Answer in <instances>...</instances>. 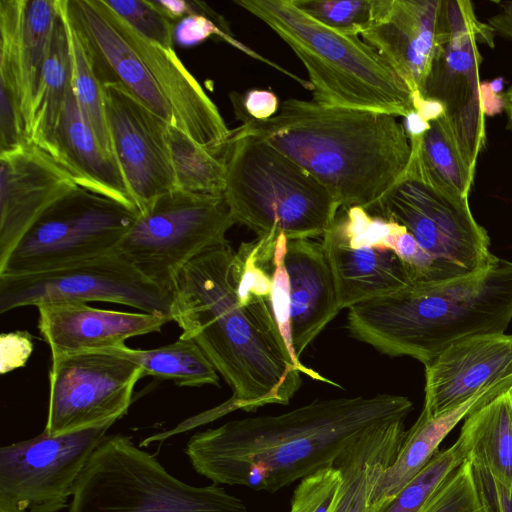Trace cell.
Wrapping results in <instances>:
<instances>
[{"instance_id": "8d00e7d4", "label": "cell", "mask_w": 512, "mask_h": 512, "mask_svg": "<svg viewBox=\"0 0 512 512\" xmlns=\"http://www.w3.org/2000/svg\"><path fill=\"white\" fill-rule=\"evenodd\" d=\"M104 2L149 41L166 48L173 47L175 24L151 0H104Z\"/></svg>"}, {"instance_id": "7bdbcfd3", "label": "cell", "mask_w": 512, "mask_h": 512, "mask_svg": "<svg viewBox=\"0 0 512 512\" xmlns=\"http://www.w3.org/2000/svg\"><path fill=\"white\" fill-rule=\"evenodd\" d=\"M233 107L242 110L255 120H267L273 117L279 110L277 96L269 90L253 89L242 97L239 94H231Z\"/></svg>"}, {"instance_id": "f6af8a7d", "label": "cell", "mask_w": 512, "mask_h": 512, "mask_svg": "<svg viewBox=\"0 0 512 512\" xmlns=\"http://www.w3.org/2000/svg\"><path fill=\"white\" fill-rule=\"evenodd\" d=\"M488 22L496 34L512 39V1L502 2Z\"/></svg>"}, {"instance_id": "836d02e7", "label": "cell", "mask_w": 512, "mask_h": 512, "mask_svg": "<svg viewBox=\"0 0 512 512\" xmlns=\"http://www.w3.org/2000/svg\"><path fill=\"white\" fill-rule=\"evenodd\" d=\"M466 460L461 440L445 450H438L426 466L400 491L368 512H420L446 477Z\"/></svg>"}, {"instance_id": "f1b7e54d", "label": "cell", "mask_w": 512, "mask_h": 512, "mask_svg": "<svg viewBox=\"0 0 512 512\" xmlns=\"http://www.w3.org/2000/svg\"><path fill=\"white\" fill-rule=\"evenodd\" d=\"M458 438L466 460L485 468L512 493V390L469 413Z\"/></svg>"}, {"instance_id": "83f0119b", "label": "cell", "mask_w": 512, "mask_h": 512, "mask_svg": "<svg viewBox=\"0 0 512 512\" xmlns=\"http://www.w3.org/2000/svg\"><path fill=\"white\" fill-rule=\"evenodd\" d=\"M405 420L371 428L337 457L333 466L342 474L333 512H368L380 476L394 463L406 435Z\"/></svg>"}, {"instance_id": "f546056e", "label": "cell", "mask_w": 512, "mask_h": 512, "mask_svg": "<svg viewBox=\"0 0 512 512\" xmlns=\"http://www.w3.org/2000/svg\"><path fill=\"white\" fill-rule=\"evenodd\" d=\"M43 66L40 87L27 128V139L52 155L56 129L71 86L67 29L59 1Z\"/></svg>"}, {"instance_id": "d4e9b609", "label": "cell", "mask_w": 512, "mask_h": 512, "mask_svg": "<svg viewBox=\"0 0 512 512\" xmlns=\"http://www.w3.org/2000/svg\"><path fill=\"white\" fill-rule=\"evenodd\" d=\"M322 246L333 274L339 310L414 284L410 268L392 249L352 248L332 226L323 235Z\"/></svg>"}, {"instance_id": "4316f807", "label": "cell", "mask_w": 512, "mask_h": 512, "mask_svg": "<svg viewBox=\"0 0 512 512\" xmlns=\"http://www.w3.org/2000/svg\"><path fill=\"white\" fill-rule=\"evenodd\" d=\"M509 390H512V375L486 386L463 404L441 415L430 417L420 413L413 426L406 431L396 460L377 481L371 495V506L392 497L410 482L439 450L440 443L457 423L473 410Z\"/></svg>"}, {"instance_id": "f35d334b", "label": "cell", "mask_w": 512, "mask_h": 512, "mask_svg": "<svg viewBox=\"0 0 512 512\" xmlns=\"http://www.w3.org/2000/svg\"><path fill=\"white\" fill-rule=\"evenodd\" d=\"M287 241L288 239L284 234H279L276 240L272 270V303L280 332L287 344V347L295 361L301 363L300 359L296 357L292 345L290 323V286L288 274L284 265Z\"/></svg>"}, {"instance_id": "e0dca14e", "label": "cell", "mask_w": 512, "mask_h": 512, "mask_svg": "<svg viewBox=\"0 0 512 512\" xmlns=\"http://www.w3.org/2000/svg\"><path fill=\"white\" fill-rule=\"evenodd\" d=\"M77 187L61 164L30 141L0 152V267L37 219Z\"/></svg>"}, {"instance_id": "e575fe53", "label": "cell", "mask_w": 512, "mask_h": 512, "mask_svg": "<svg viewBox=\"0 0 512 512\" xmlns=\"http://www.w3.org/2000/svg\"><path fill=\"white\" fill-rule=\"evenodd\" d=\"M380 0H292L303 12L348 35H361L374 22Z\"/></svg>"}, {"instance_id": "6da1fadb", "label": "cell", "mask_w": 512, "mask_h": 512, "mask_svg": "<svg viewBox=\"0 0 512 512\" xmlns=\"http://www.w3.org/2000/svg\"><path fill=\"white\" fill-rule=\"evenodd\" d=\"M275 242L257 238L234 251L229 242L205 250L172 287L171 318L233 391L238 409L288 404L301 374L336 385L292 357L272 303Z\"/></svg>"}, {"instance_id": "4fadbf2b", "label": "cell", "mask_w": 512, "mask_h": 512, "mask_svg": "<svg viewBox=\"0 0 512 512\" xmlns=\"http://www.w3.org/2000/svg\"><path fill=\"white\" fill-rule=\"evenodd\" d=\"M142 368L113 351L52 356L44 431L60 436L122 418Z\"/></svg>"}, {"instance_id": "1f68e13d", "label": "cell", "mask_w": 512, "mask_h": 512, "mask_svg": "<svg viewBox=\"0 0 512 512\" xmlns=\"http://www.w3.org/2000/svg\"><path fill=\"white\" fill-rule=\"evenodd\" d=\"M166 141L177 189L223 195L227 173L224 150L220 154L208 151L171 124L166 128Z\"/></svg>"}, {"instance_id": "cb8c5ba5", "label": "cell", "mask_w": 512, "mask_h": 512, "mask_svg": "<svg viewBox=\"0 0 512 512\" xmlns=\"http://www.w3.org/2000/svg\"><path fill=\"white\" fill-rule=\"evenodd\" d=\"M284 265L290 286V323L298 359L340 311L333 274L322 243L288 240Z\"/></svg>"}, {"instance_id": "8fae6325", "label": "cell", "mask_w": 512, "mask_h": 512, "mask_svg": "<svg viewBox=\"0 0 512 512\" xmlns=\"http://www.w3.org/2000/svg\"><path fill=\"white\" fill-rule=\"evenodd\" d=\"M110 302L171 317L172 292L156 285L116 251L58 269L0 276V313L52 302Z\"/></svg>"}, {"instance_id": "ab89813d", "label": "cell", "mask_w": 512, "mask_h": 512, "mask_svg": "<svg viewBox=\"0 0 512 512\" xmlns=\"http://www.w3.org/2000/svg\"><path fill=\"white\" fill-rule=\"evenodd\" d=\"M214 19L216 14L204 4L199 13L188 15L175 24L173 41L182 47L197 45L211 35H218L231 41L229 35L217 26Z\"/></svg>"}, {"instance_id": "7a4b0ae2", "label": "cell", "mask_w": 512, "mask_h": 512, "mask_svg": "<svg viewBox=\"0 0 512 512\" xmlns=\"http://www.w3.org/2000/svg\"><path fill=\"white\" fill-rule=\"evenodd\" d=\"M412 409L407 397L393 394L317 399L197 432L185 453L194 470L215 484L274 493L333 466L365 432L405 420Z\"/></svg>"}, {"instance_id": "ba28073f", "label": "cell", "mask_w": 512, "mask_h": 512, "mask_svg": "<svg viewBox=\"0 0 512 512\" xmlns=\"http://www.w3.org/2000/svg\"><path fill=\"white\" fill-rule=\"evenodd\" d=\"M368 213L402 225L413 237L424 262V283L478 272L496 258L468 197L428 177L411 158L404 175Z\"/></svg>"}, {"instance_id": "9a60e30c", "label": "cell", "mask_w": 512, "mask_h": 512, "mask_svg": "<svg viewBox=\"0 0 512 512\" xmlns=\"http://www.w3.org/2000/svg\"><path fill=\"white\" fill-rule=\"evenodd\" d=\"M445 0H380L372 25L360 36L424 96L432 66L448 39Z\"/></svg>"}, {"instance_id": "d6a6232c", "label": "cell", "mask_w": 512, "mask_h": 512, "mask_svg": "<svg viewBox=\"0 0 512 512\" xmlns=\"http://www.w3.org/2000/svg\"><path fill=\"white\" fill-rule=\"evenodd\" d=\"M64 17L71 58V84L81 112L103 149L114 158L108 128L103 85L99 81L90 54L70 22L65 1L58 0Z\"/></svg>"}, {"instance_id": "8992f818", "label": "cell", "mask_w": 512, "mask_h": 512, "mask_svg": "<svg viewBox=\"0 0 512 512\" xmlns=\"http://www.w3.org/2000/svg\"><path fill=\"white\" fill-rule=\"evenodd\" d=\"M224 198L236 223L257 237L323 236L341 209L311 174L265 141L231 130L224 147Z\"/></svg>"}, {"instance_id": "b9f144b4", "label": "cell", "mask_w": 512, "mask_h": 512, "mask_svg": "<svg viewBox=\"0 0 512 512\" xmlns=\"http://www.w3.org/2000/svg\"><path fill=\"white\" fill-rule=\"evenodd\" d=\"M33 352L32 336L27 331L2 333L0 336V373L25 366Z\"/></svg>"}, {"instance_id": "5b68a950", "label": "cell", "mask_w": 512, "mask_h": 512, "mask_svg": "<svg viewBox=\"0 0 512 512\" xmlns=\"http://www.w3.org/2000/svg\"><path fill=\"white\" fill-rule=\"evenodd\" d=\"M296 54L309 75L313 101L405 117L413 92L394 68L357 35L332 29L292 0H236Z\"/></svg>"}, {"instance_id": "7c38bea8", "label": "cell", "mask_w": 512, "mask_h": 512, "mask_svg": "<svg viewBox=\"0 0 512 512\" xmlns=\"http://www.w3.org/2000/svg\"><path fill=\"white\" fill-rule=\"evenodd\" d=\"M113 422L0 448V512H59Z\"/></svg>"}, {"instance_id": "52a82bcc", "label": "cell", "mask_w": 512, "mask_h": 512, "mask_svg": "<svg viewBox=\"0 0 512 512\" xmlns=\"http://www.w3.org/2000/svg\"><path fill=\"white\" fill-rule=\"evenodd\" d=\"M68 512H247L218 484L198 487L170 474L130 437L106 435L89 458Z\"/></svg>"}, {"instance_id": "44dd1931", "label": "cell", "mask_w": 512, "mask_h": 512, "mask_svg": "<svg viewBox=\"0 0 512 512\" xmlns=\"http://www.w3.org/2000/svg\"><path fill=\"white\" fill-rule=\"evenodd\" d=\"M68 18L81 36L102 85L123 86L166 123L173 113L133 48L109 23L95 0H64Z\"/></svg>"}, {"instance_id": "ac0fdd59", "label": "cell", "mask_w": 512, "mask_h": 512, "mask_svg": "<svg viewBox=\"0 0 512 512\" xmlns=\"http://www.w3.org/2000/svg\"><path fill=\"white\" fill-rule=\"evenodd\" d=\"M425 367L422 412L434 417L512 375V334L489 333L451 343Z\"/></svg>"}, {"instance_id": "9c48e42d", "label": "cell", "mask_w": 512, "mask_h": 512, "mask_svg": "<svg viewBox=\"0 0 512 512\" xmlns=\"http://www.w3.org/2000/svg\"><path fill=\"white\" fill-rule=\"evenodd\" d=\"M234 224L224 195L175 189L139 213L115 251L171 292L182 269L205 250L227 242Z\"/></svg>"}, {"instance_id": "60d3db41", "label": "cell", "mask_w": 512, "mask_h": 512, "mask_svg": "<svg viewBox=\"0 0 512 512\" xmlns=\"http://www.w3.org/2000/svg\"><path fill=\"white\" fill-rule=\"evenodd\" d=\"M471 465L472 475L483 512H512V493L485 468Z\"/></svg>"}, {"instance_id": "bcb514c9", "label": "cell", "mask_w": 512, "mask_h": 512, "mask_svg": "<svg viewBox=\"0 0 512 512\" xmlns=\"http://www.w3.org/2000/svg\"><path fill=\"white\" fill-rule=\"evenodd\" d=\"M403 118V126L409 138L420 136L429 128V122L423 120L416 111Z\"/></svg>"}, {"instance_id": "484cf974", "label": "cell", "mask_w": 512, "mask_h": 512, "mask_svg": "<svg viewBox=\"0 0 512 512\" xmlns=\"http://www.w3.org/2000/svg\"><path fill=\"white\" fill-rule=\"evenodd\" d=\"M51 156L79 187L138 211L115 159L103 149L86 122L72 84L56 129Z\"/></svg>"}, {"instance_id": "74e56055", "label": "cell", "mask_w": 512, "mask_h": 512, "mask_svg": "<svg viewBox=\"0 0 512 512\" xmlns=\"http://www.w3.org/2000/svg\"><path fill=\"white\" fill-rule=\"evenodd\" d=\"M341 485L342 474L335 466L304 477L293 492L289 512H333Z\"/></svg>"}, {"instance_id": "30bf717a", "label": "cell", "mask_w": 512, "mask_h": 512, "mask_svg": "<svg viewBox=\"0 0 512 512\" xmlns=\"http://www.w3.org/2000/svg\"><path fill=\"white\" fill-rule=\"evenodd\" d=\"M139 212L77 187L51 205L0 267V276L58 269L116 250Z\"/></svg>"}, {"instance_id": "ee69618b", "label": "cell", "mask_w": 512, "mask_h": 512, "mask_svg": "<svg viewBox=\"0 0 512 512\" xmlns=\"http://www.w3.org/2000/svg\"><path fill=\"white\" fill-rule=\"evenodd\" d=\"M152 3L172 22L196 14L198 10L197 1L185 0H151Z\"/></svg>"}, {"instance_id": "ffe728a7", "label": "cell", "mask_w": 512, "mask_h": 512, "mask_svg": "<svg viewBox=\"0 0 512 512\" xmlns=\"http://www.w3.org/2000/svg\"><path fill=\"white\" fill-rule=\"evenodd\" d=\"M485 112L481 94L460 109L445 111L422 135L409 138L411 158L421 170L460 196L468 197L474 182L486 140Z\"/></svg>"}, {"instance_id": "277c9868", "label": "cell", "mask_w": 512, "mask_h": 512, "mask_svg": "<svg viewBox=\"0 0 512 512\" xmlns=\"http://www.w3.org/2000/svg\"><path fill=\"white\" fill-rule=\"evenodd\" d=\"M512 320V261L450 280L413 284L348 309L347 328L382 354L430 363L451 343L504 333Z\"/></svg>"}, {"instance_id": "3957f363", "label": "cell", "mask_w": 512, "mask_h": 512, "mask_svg": "<svg viewBox=\"0 0 512 512\" xmlns=\"http://www.w3.org/2000/svg\"><path fill=\"white\" fill-rule=\"evenodd\" d=\"M234 109L243 121L235 131L265 141L298 164L341 208L360 206L369 212L410 162V139L390 114L296 98L283 101L267 120Z\"/></svg>"}, {"instance_id": "603a6c76", "label": "cell", "mask_w": 512, "mask_h": 512, "mask_svg": "<svg viewBox=\"0 0 512 512\" xmlns=\"http://www.w3.org/2000/svg\"><path fill=\"white\" fill-rule=\"evenodd\" d=\"M57 13V0H0V66L17 83L26 136Z\"/></svg>"}, {"instance_id": "2e32d148", "label": "cell", "mask_w": 512, "mask_h": 512, "mask_svg": "<svg viewBox=\"0 0 512 512\" xmlns=\"http://www.w3.org/2000/svg\"><path fill=\"white\" fill-rule=\"evenodd\" d=\"M95 2L146 66L173 113L174 126L202 148L222 153L231 130L226 126L217 106L182 63L173 47L166 48L149 41L107 6L104 0Z\"/></svg>"}, {"instance_id": "7dc6e473", "label": "cell", "mask_w": 512, "mask_h": 512, "mask_svg": "<svg viewBox=\"0 0 512 512\" xmlns=\"http://www.w3.org/2000/svg\"><path fill=\"white\" fill-rule=\"evenodd\" d=\"M503 106L507 115L508 126L512 129V85H510L503 95Z\"/></svg>"}, {"instance_id": "d6986e66", "label": "cell", "mask_w": 512, "mask_h": 512, "mask_svg": "<svg viewBox=\"0 0 512 512\" xmlns=\"http://www.w3.org/2000/svg\"><path fill=\"white\" fill-rule=\"evenodd\" d=\"M38 330L52 356L107 351L131 337L157 333L171 317L105 310L84 302H52L37 306Z\"/></svg>"}, {"instance_id": "d590c367", "label": "cell", "mask_w": 512, "mask_h": 512, "mask_svg": "<svg viewBox=\"0 0 512 512\" xmlns=\"http://www.w3.org/2000/svg\"><path fill=\"white\" fill-rule=\"evenodd\" d=\"M420 512H483L469 461L446 477Z\"/></svg>"}, {"instance_id": "5bb4252c", "label": "cell", "mask_w": 512, "mask_h": 512, "mask_svg": "<svg viewBox=\"0 0 512 512\" xmlns=\"http://www.w3.org/2000/svg\"><path fill=\"white\" fill-rule=\"evenodd\" d=\"M103 89L113 156L141 213L177 189L166 141L168 123L123 86L110 83Z\"/></svg>"}, {"instance_id": "7402d4cb", "label": "cell", "mask_w": 512, "mask_h": 512, "mask_svg": "<svg viewBox=\"0 0 512 512\" xmlns=\"http://www.w3.org/2000/svg\"><path fill=\"white\" fill-rule=\"evenodd\" d=\"M448 39L432 66L423 98L451 112L481 95L478 43L493 47L494 30L481 23L470 1L445 0Z\"/></svg>"}, {"instance_id": "4dcf8cb0", "label": "cell", "mask_w": 512, "mask_h": 512, "mask_svg": "<svg viewBox=\"0 0 512 512\" xmlns=\"http://www.w3.org/2000/svg\"><path fill=\"white\" fill-rule=\"evenodd\" d=\"M138 364L144 376L170 380L178 386L218 385L219 375L200 347L179 337L173 343L153 349H133L125 344L110 349Z\"/></svg>"}]
</instances>
